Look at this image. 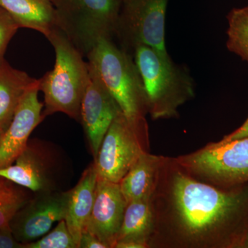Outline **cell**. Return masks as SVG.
Listing matches in <instances>:
<instances>
[{
    "label": "cell",
    "mask_w": 248,
    "mask_h": 248,
    "mask_svg": "<svg viewBox=\"0 0 248 248\" xmlns=\"http://www.w3.org/2000/svg\"><path fill=\"white\" fill-rule=\"evenodd\" d=\"M57 27L83 55L102 38L115 35L120 0H52Z\"/></svg>",
    "instance_id": "obj_5"
},
{
    "label": "cell",
    "mask_w": 248,
    "mask_h": 248,
    "mask_svg": "<svg viewBox=\"0 0 248 248\" xmlns=\"http://www.w3.org/2000/svg\"><path fill=\"white\" fill-rule=\"evenodd\" d=\"M120 1H122H122H125V0H120Z\"/></svg>",
    "instance_id": "obj_29"
},
{
    "label": "cell",
    "mask_w": 248,
    "mask_h": 248,
    "mask_svg": "<svg viewBox=\"0 0 248 248\" xmlns=\"http://www.w3.org/2000/svg\"><path fill=\"white\" fill-rule=\"evenodd\" d=\"M4 131L1 129H0V142H1V138H2L3 135H4Z\"/></svg>",
    "instance_id": "obj_28"
},
{
    "label": "cell",
    "mask_w": 248,
    "mask_h": 248,
    "mask_svg": "<svg viewBox=\"0 0 248 248\" xmlns=\"http://www.w3.org/2000/svg\"><path fill=\"white\" fill-rule=\"evenodd\" d=\"M126 206L120 184L97 178L94 204L84 231L94 235L108 248H115Z\"/></svg>",
    "instance_id": "obj_12"
},
{
    "label": "cell",
    "mask_w": 248,
    "mask_h": 248,
    "mask_svg": "<svg viewBox=\"0 0 248 248\" xmlns=\"http://www.w3.org/2000/svg\"><path fill=\"white\" fill-rule=\"evenodd\" d=\"M79 248H108L94 235L89 232L84 231L79 241Z\"/></svg>",
    "instance_id": "obj_23"
},
{
    "label": "cell",
    "mask_w": 248,
    "mask_h": 248,
    "mask_svg": "<svg viewBox=\"0 0 248 248\" xmlns=\"http://www.w3.org/2000/svg\"><path fill=\"white\" fill-rule=\"evenodd\" d=\"M248 137V117L239 128L229 135H226L221 140V142L232 141V140H239Z\"/></svg>",
    "instance_id": "obj_25"
},
{
    "label": "cell",
    "mask_w": 248,
    "mask_h": 248,
    "mask_svg": "<svg viewBox=\"0 0 248 248\" xmlns=\"http://www.w3.org/2000/svg\"><path fill=\"white\" fill-rule=\"evenodd\" d=\"M169 0H125L122 1L115 35L120 46L133 51L146 46L165 56L166 17Z\"/></svg>",
    "instance_id": "obj_7"
},
{
    "label": "cell",
    "mask_w": 248,
    "mask_h": 248,
    "mask_svg": "<svg viewBox=\"0 0 248 248\" xmlns=\"http://www.w3.org/2000/svg\"><path fill=\"white\" fill-rule=\"evenodd\" d=\"M164 158L143 151L120 183L127 203L134 201L151 200L157 186Z\"/></svg>",
    "instance_id": "obj_15"
},
{
    "label": "cell",
    "mask_w": 248,
    "mask_h": 248,
    "mask_svg": "<svg viewBox=\"0 0 248 248\" xmlns=\"http://www.w3.org/2000/svg\"><path fill=\"white\" fill-rule=\"evenodd\" d=\"M151 202L153 236L163 234L166 245L240 248L248 229V184L210 185L192 177L174 159L164 158Z\"/></svg>",
    "instance_id": "obj_1"
},
{
    "label": "cell",
    "mask_w": 248,
    "mask_h": 248,
    "mask_svg": "<svg viewBox=\"0 0 248 248\" xmlns=\"http://www.w3.org/2000/svg\"><path fill=\"white\" fill-rule=\"evenodd\" d=\"M27 201L16 187L0 197V230L9 228L10 222Z\"/></svg>",
    "instance_id": "obj_21"
},
{
    "label": "cell",
    "mask_w": 248,
    "mask_h": 248,
    "mask_svg": "<svg viewBox=\"0 0 248 248\" xmlns=\"http://www.w3.org/2000/svg\"><path fill=\"white\" fill-rule=\"evenodd\" d=\"M14 187V186H13L12 182H9L5 178L0 177V197L6 192H9Z\"/></svg>",
    "instance_id": "obj_26"
},
{
    "label": "cell",
    "mask_w": 248,
    "mask_h": 248,
    "mask_svg": "<svg viewBox=\"0 0 248 248\" xmlns=\"http://www.w3.org/2000/svg\"><path fill=\"white\" fill-rule=\"evenodd\" d=\"M0 248H22V244L15 239L10 227L0 230Z\"/></svg>",
    "instance_id": "obj_24"
},
{
    "label": "cell",
    "mask_w": 248,
    "mask_h": 248,
    "mask_svg": "<svg viewBox=\"0 0 248 248\" xmlns=\"http://www.w3.org/2000/svg\"><path fill=\"white\" fill-rule=\"evenodd\" d=\"M97 182V171L93 162L83 172L76 187L70 190L65 221L78 248H79L81 234L92 211Z\"/></svg>",
    "instance_id": "obj_14"
},
{
    "label": "cell",
    "mask_w": 248,
    "mask_h": 248,
    "mask_svg": "<svg viewBox=\"0 0 248 248\" xmlns=\"http://www.w3.org/2000/svg\"><path fill=\"white\" fill-rule=\"evenodd\" d=\"M227 19V48L248 62V5L233 9Z\"/></svg>",
    "instance_id": "obj_19"
},
{
    "label": "cell",
    "mask_w": 248,
    "mask_h": 248,
    "mask_svg": "<svg viewBox=\"0 0 248 248\" xmlns=\"http://www.w3.org/2000/svg\"><path fill=\"white\" fill-rule=\"evenodd\" d=\"M154 228V214L151 200L130 202L127 203L117 242L135 241L149 247Z\"/></svg>",
    "instance_id": "obj_18"
},
{
    "label": "cell",
    "mask_w": 248,
    "mask_h": 248,
    "mask_svg": "<svg viewBox=\"0 0 248 248\" xmlns=\"http://www.w3.org/2000/svg\"><path fill=\"white\" fill-rule=\"evenodd\" d=\"M46 37L55 49L56 61L53 71L40 79V90L45 94L44 117L63 112L79 120L81 101L89 79V63L58 28Z\"/></svg>",
    "instance_id": "obj_4"
},
{
    "label": "cell",
    "mask_w": 248,
    "mask_h": 248,
    "mask_svg": "<svg viewBox=\"0 0 248 248\" xmlns=\"http://www.w3.org/2000/svg\"><path fill=\"white\" fill-rule=\"evenodd\" d=\"M19 28L12 16L0 6V63L4 61L8 45Z\"/></svg>",
    "instance_id": "obj_22"
},
{
    "label": "cell",
    "mask_w": 248,
    "mask_h": 248,
    "mask_svg": "<svg viewBox=\"0 0 248 248\" xmlns=\"http://www.w3.org/2000/svg\"><path fill=\"white\" fill-rule=\"evenodd\" d=\"M22 248H78L67 227L65 219L58 222L55 228L40 239L22 245Z\"/></svg>",
    "instance_id": "obj_20"
},
{
    "label": "cell",
    "mask_w": 248,
    "mask_h": 248,
    "mask_svg": "<svg viewBox=\"0 0 248 248\" xmlns=\"http://www.w3.org/2000/svg\"><path fill=\"white\" fill-rule=\"evenodd\" d=\"M19 28L39 31L47 37L57 27L56 13L52 0H0Z\"/></svg>",
    "instance_id": "obj_16"
},
{
    "label": "cell",
    "mask_w": 248,
    "mask_h": 248,
    "mask_svg": "<svg viewBox=\"0 0 248 248\" xmlns=\"http://www.w3.org/2000/svg\"><path fill=\"white\" fill-rule=\"evenodd\" d=\"M90 66L118 104L130 124L146 130V94L134 59L115 45L112 38H102L87 55Z\"/></svg>",
    "instance_id": "obj_3"
},
{
    "label": "cell",
    "mask_w": 248,
    "mask_h": 248,
    "mask_svg": "<svg viewBox=\"0 0 248 248\" xmlns=\"http://www.w3.org/2000/svg\"><path fill=\"white\" fill-rule=\"evenodd\" d=\"M89 82L81 101L80 120L95 159L111 124L122 110L89 63Z\"/></svg>",
    "instance_id": "obj_10"
},
{
    "label": "cell",
    "mask_w": 248,
    "mask_h": 248,
    "mask_svg": "<svg viewBox=\"0 0 248 248\" xmlns=\"http://www.w3.org/2000/svg\"><path fill=\"white\" fill-rule=\"evenodd\" d=\"M50 165L46 153L38 146L27 145L14 164L0 169V177L37 192L53 191Z\"/></svg>",
    "instance_id": "obj_13"
},
{
    "label": "cell",
    "mask_w": 248,
    "mask_h": 248,
    "mask_svg": "<svg viewBox=\"0 0 248 248\" xmlns=\"http://www.w3.org/2000/svg\"><path fill=\"white\" fill-rule=\"evenodd\" d=\"M40 79L24 93L14 118L0 142V169L14 164L27 147L31 133L44 119L43 104L39 101Z\"/></svg>",
    "instance_id": "obj_11"
},
{
    "label": "cell",
    "mask_w": 248,
    "mask_h": 248,
    "mask_svg": "<svg viewBox=\"0 0 248 248\" xmlns=\"http://www.w3.org/2000/svg\"><path fill=\"white\" fill-rule=\"evenodd\" d=\"M67 192H39L18 210L10 222L15 239L24 245L40 239L48 232L54 223L65 219L69 201Z\"/></svg>",
    "instance_id": "obj_9"
},
{
    "label": "cell",
    "mask_w": 248,
    "mask_h": 248,
    "mask_svg": "<svg viewBox=\"0 0 248 248\" xmlns=\"http://www.w3.org/2000/svg\"><path fill=\"white\" fill-rule=\"evenodd\" d=\"M174 159L192 177L213 185L230 187L248 184V137L211 143Z\"/></svg>",
    "instance_id": "obj_6"
},
{
    "label": "cell",
    "mask_w": 248,
    "mask_h": 248,
    "mask_svg": "<svg viewBox=\"0 0 248 248\" xmlns=\"http://www.w3.org/2000/svg\"><path fill=\"white\" fill-rule=\"evenodd\" d=\"M36 80L5 60L0 63V129L8 128L24 93Z\"/></svg>",
    "instance_id": "obj_17"
},
{
    "label": "cell",
    "mask_w": 248,
    "mask_h": 248,
    "mask_svg": "<svg viewBox=\"0 0 248 248\" xmlns=\"http://www.w3.org/2000/svg\"><path fill=\"white\" fill-rule=\"evenodd\" d=\"M240 248H248V229L246 230V233H245L242 241H241Z\"/></svg>",
    "instance_id": "obj_27"
},
{
    "label": "cell",
    "mask_w": 248,
    "mask_h": 248,
    "mask_svg": "<svg viewBox=\"0 0 248 248\" xmlns=\"http://www.w3.org/2000/svg\"><path fill=\"white\" fill-rule=\"evenodd\" d=\"M146 130L135 126L122 112L104 136L94 164L98 179L120 184L143 153Z\"/></svg>",
    "instance_id": "obj_8"
},
{
    "label": "cell",
    "mask_w": 248,
    "mask_h": 248,
    "mask_svg": "<svg viewBox=\"0 0 248 248\" xmlns=\"http://www.w3.org/2000/svg\"><path fill=\"white\" fill-rule=\"evenodd\" d=\"M134 61L141 77L148 112L153 120L176 117L178 109L195 94L187 68L146 46L134 49Z\"/></svg>",
    "instance_id": "obj_2"
}]
</instances>
